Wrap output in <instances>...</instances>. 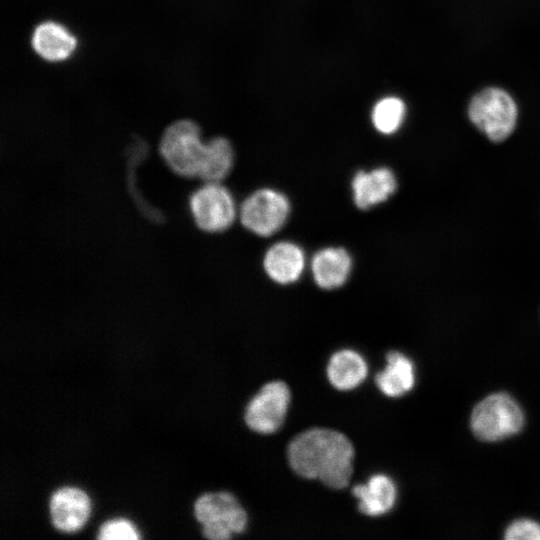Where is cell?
<instances>
[{"label":"cell","instance_id":"2","mask_svg":"<svg viewBox=\"0 0 540 540\" xmlns=\"http://www.w3.org/2000/svg\"><path fill=\"white\" fill-rule=\"evenodd\" d=\"M197 123L180 119L171 123L162 133L160 155L168 168L183 178L198 177L205 148Z\"/></svg>","mask_w":540,"mask_h":540},{"label":"cell","instance_id":"4","mask_svg":"<svg viewBox=\"0 0 540 540\" xmlns=\"http://www.w3.org/2000/svg\"><path fill=\"white\" fill-rule=\"evenodd\" d=\"M194 515L203 525V536L212 540H226L234 533H242L248 522L245 509L228 492L201 495L194 504Z\"/></svg>","mask_w":540,"mask_h":540},{"label":"cell","instance_id":"18","mask_svg":"<svg viewBox=\"0 0 540 540\" xmlns=\"http://www.w3.org/2000/svg\"><path fill=\"white\" fill-rule=\"evenodd\" d=\"M405 105L399 98L387 97L380 100L372 111L374 127L383 134L396 132L404 119Z\"/></svg>","mask_w":540,"mask_h":540},{"label":"cell","instance_id":"9","mask_svg":"<svg viewBox=\"0 0 540 540\" xmlns=\"http://www.w3.org/2000/svg\"><path fill=\"white\" fill-rule=\"evenodd\" d=\"M306 266L302 248L291 241H279L271 245L263 258L267 276L281 285L292 284L300 279Z\"/></svg>","mask_w":540,"mask_h":540},{"label":"cell","instance_id":"11","mask_svg":"<svg viewBox=\"0 0 540 540\" xmlns=\"http://www.w3.org/2000/svg\"><path fill=\"white\" fill-rule=\"evenodd\" d=\"M51 522L60 531L73 532L83 526L90 511L88 496L80 489L62 487L49 502Z\"/></svg>","mask_w":540,"mask_h":540},{"label":"cell","instance_id":"13","mask_svg":"<svg viewBox=\"0 0 540 540\" xmlns=\"http://www.w3.org/2000/svg\"><path fill=\"white\" fill-rule=\"evenodd\" d=\"M31 44L42 59L59 62L72 55L76 49L77 40L64 25L48 20L35 27Z\"/></svg>","mask_w":540,"mask_h":540},{"label":"cell","instance_id":"12","mask_svg":"<svg viewBox=\"0 0 540 540\" xmlns=\"http://www.w3.org/2000/svg\"><path fill=\"white\" fill-rule=\"evenodd\" d=\"M310 267L318 287L334 290L348 280L352 270V258L342 247H325L314 254Z\"/></svg>","mask_w":540,"mask_h":540},{"label":"cell","instance_id":"19","mask_svg":"<svg viewBox=\"0 0 540 540\" xmlns=\"http://www.w3.org/2000/svg\"><path fill=\"white\" fill-rule=\"evenodd\" d=\"M98 539L135 540L139 536L134 526L125 519H116L105 522L99 529Z\"/></svg>","mask_w":540,"mask_h":540},{"label":"cell","instance_id":"10","mask_svg":"<svg viewBox=\"0 0 540 540\" xmlns=\"http://www.w3.org/2000/svg\"><path fill=\"white\" fill-rule=\"evenodd\" d=\"M351 187L355 205L367 210L389 199L397 189V180L389 168L378 167L358 171Z\"/></svg>","mask_w":540,"mask_h":540},{"label":"cell","instance_id":"6","mask_svg":"<svg viewBox=\"0 0 540 540\" xmlns=\"http://www.w3.org/2000/svg\"><path fill=\"white\" fill-rule=\"evenodd\" d=\"M469 118L490 140H505L514 130L517 107L510 95L499 88H487L470 102Z\"/></svg>","mask_w":540,"mask_h":540},{"label":"cell","instance_id":"7","mask_svg":"<svg viewBox=\"0 0 540 540\" xmlns=\"http://www.w3.org/2000/svg\"><path fill=\"white\" fill-rule=\"evenodd\" d=\"M289 214L288 198L272 188H261L251 193L238 211L242 225L261 237L277 233L286 224Z\"/></svg>","mask_w":540,"mask_h":540},{"label":"cell","instance_id":"14","mask_svg":"<svg viewBox=\"0 0 540 540\" xmlns=\"http://www.w3.org/2000/svg\"><path fill=\"white\" fill-rule=\"evenodd\" d=\"M352 493L358 500L360 512L372 517L389 512L397 498L394 481L384 474L373 475L366 483L355 485Z\"/></svg>","mask_w":540,"mask_h":540},{"label":"cell","instance_id":"5","mask_svg":"<svg viewBox=\"0 0 540 540\" xmlns=\"http://www.w3.org/2000/svg\"><path fill=\"white\" fill-rule=\"evenodd\" d=\"M195 225L206 233H220L235 221L238 209L231 192L221 182H204L188 200Z\"/></svg>","mask_w":540,"mask_h":540},{"label":"cell","instance_id":"15","mask_svg":"<svg viewBox=\"0 0 540 540\" xmlns=\"http://www.w3.org/2000/svg\"><path fill=\"white\" fill-rule=\"evenodd\" d=\"M387 365L380 371L375 382L380 391L389 397H399L409 392L415 385L413 362L398 351L386 355Z\"/></svg>","mask_w":540,"mask_h":540},{"label":"cell","instance_id":"16","mask_svg":"<svg viewBox=\"0 0 540 540\" xmlns=\"http://www.w3.org/2000/svg\"><path fill=\"white\" fill-rule=\"evenodd\" d=\"M368 373L364 358L354 350L343 349L334 353L327 366V376L338 390L346 391L359 386Z\"/></svg>","mask_w":540,"mask_h":540},{"label":"cell","instance_id":"17","mask_svg":"<svg viewBox=\"0 0 540 540\" xmlns=\"http://www.w3.org/2000/svg\"><path fill=\"white\" fill-rule=\"evenodd\" d=\"M234 153L224 137H214L205 143L198 177L203 182H222L232 170Z\"/></svg>","mask_w":540,"mask_h":540},{"label":"cell","instance_id":"20","mask_svg":"<svg viewBox=\"0 0 540 540\" xmlns=\"http://www.w3.org/2000/svg\"><path fill=\"white\" fill-rule=\"evenodd\" d=\"M507 540H540V524L530 519H519L505 531Z\"/></svg>","mask_w":540,"mask_h":540},{"label":"cell","instance_id":"1","mask_svg":"<svg viewBox=\"0 0 540 540\" xmlns=\"http://www.w3.org/2000/svg\"><path fill=\"white\" fill-rule=\"evenodd\" d=\"M287 455L291 468L304 478L318 479L334 489H342L350 482L354 448L338 431L306 430L289 443Z\"/></svg>","mask_w":540,"mask_h":540},{"label":"cell","instance_id":"8","mask_svg":"<svg viewBox=\"0 0 540 540\" xmlns=\"http://www.w3.org/2000/svg\"><path fill=\"white\" fill-rule=\"evenodd\" d=\"M290 403V390L283 381L265 384L248 403L244 419L260 434L276 432L284 423Z\"/></svg>","mask_w":540,"mask_h":540},{"label":"cell","instance_id":"3","mask_svg":"<svg viewBox=\"0 0 540 540\" xmlns=\"http://www.w3.org/2000/svg\"><path fill=\"white\" fill-rule=\"evenodd\" d=\"M524 415L518 403L506 393L485 397L473 409L471 429L482 441H499L518 433Z\"/></svg>","mask_w":540,"mask_h":540}]
</instances>
